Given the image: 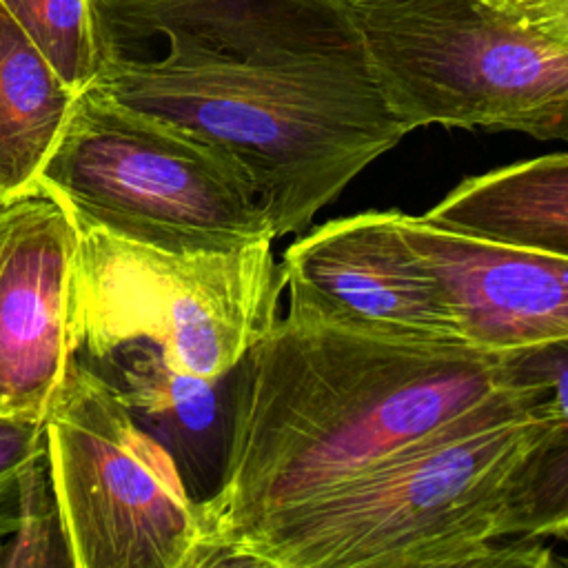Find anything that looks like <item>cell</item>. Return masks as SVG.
Returning a JSON list of instances; mask_svg holds the SVG:
<instances>
[{
    "mask_svg": "<svg viewBox=\"0 0 568 568\" xmlns=\"http://www.w3.org/2000/svg\"><path fill=\"white\" fill-rule=\"evenodd\" d=\"M497 13L568 49V0H481Z\"/></svg>",
    "mask_w": 568,
    "mask_h": 568,
    "instance_id": "obj_18",
    "label": "cell"
},
{
    "mask_svg": "<svg viewBox=\"0 0 568 568\" xmlns=\"http://www.w3.org/2000/svg\"><path fill=\"white\" fill-rule=\"evenodd\" d=\"M73 93L0 0V197L31 191L53 151Z\"/></svg>",
    "mask_w": 568,
    "mask_h": 568,
    "instance_id": "obj_13",
    "label": "cell"
},
{
    "mask_svg": "<svg viewBox=\"0 0 568 568\" xmlns=\"http://www.w3.org/2000/svg\"><path fill=\"white\" fill-rule=\"evenodd\" d=\"M508 382L501 355L377 333L300 300L231 373L197 568L275 513L353 477Z\"/></svg>",
    "mask_w": 568,
    "mask_h": 568,
    "instance_id": "obj_2",
    "label": "cell"
},
{
    "mask_svg": "<svg viewBox=\"0 0 568 568\" xmlns=\"http://www.w3.org/2000/svg\"><path fill=\"white\" fill-rule=\"evenodd\" d=\"M11 541L0 548L2 566H33V564H62L60 555L71 566L62 521L55 504V493L49 473L47 453L36 462L27 475L22 515Z\"/></svg>",
    "mask_w": 568,
    "mask_h": 568,
    "instance_id": "obj_16",
    "label": "cell"
},
{
    "mask_svg": "<svg viewBox=\"0 0 568 568\" xmlns=\"http://www.w3.org/2000/svg\"><path fill=\"white\" fill-rule=\"evenodd\" d=\"M399 229L433 273L466 344L504 355L568 337V257L444 229L404 211Z\"/></svg>",
    "mask_w": 568,
    "mask_h": 568,
    "instance_id": "obj_10",
    "label": "cell"
},
{
    "mask_svg": "<svg viewBox=\"0 0 568 568\" xmlns=\"http://www.w3.org/2000/svg\"><path fill=\"white\" fill-rule=\"evenodd\" d=\"M557 417L537 382L493 393L353 477L293 504L215 566H552L548 541L504 537L513 479Z\"/></svg>",
    "mask_w": 568,
    "mask_h": 568,
    "instance_id": "obj_3",
    "label": "cell"
},
{
    "mask_svg": "<svg viewBox=\"0 0 568 568\" xmlns=\"http://www.w3.org/2000/svg\"><path fill=\"white\" fill-rule=\"evenodd\" d=\"M273 242L175 251L78 226L67 300L71 351L100 357L144 342L175 371L229 375L282 317Z\"/></svg>",
    "mask_w": 568,
    "mask_h": 568,
    "instance_id": "obj_5",
    "label": "cell"
},
{
    "mask_svg": "<svg viewBox=\"0 0 568 568\" xmlns=\"http://www.w3.org/2000/svg\"><path fill=\"white\" fill-rule=\"evenodd\" d=\"M422 217L484 240L568 257V151L468 175Z\"/></svg>",
    "mask_w": 568,
    "mask_h": 568,
    "instance_id": "obj_12",
    "label": "cell"
},
{
    "mask_svg": "<svg viewBox=\"0 0 568 568\" xmlns=\"http://www.w3.org/2000/svg\"><path fill=\"white\" fill-rule=\"evenodd\" d=\"M0 202H7V200H2V197H0Z\"/></svg>",
    "mask_w": 568,
    "mask_h": 568,
    "instance_id": "obj_21",
    "label": "cell"
},
{
    "mask_svg": "<svg viewBox=\"0 0 568 568\" xmlns=\"http://www.w3.org/2000/svg\"><path fill=\"white\" fill-rule=\"evenodd\" d=\"M280 273L288 300L337 320L404 339L466 344L433 273L408 246L397 209L311 226L284 248Z\"/></svg>",
    "mask_w": 568,
    "mask_h": 568,
    "instance_id": "obj_8",
    "label": "cell"
},
{
    "mask_svg": "<svg viewBox=\"0 0 568 568\" xmlns=\"http://www.w3.org/2000/svg\"><path fill=\"white\" fill-rule=\"evenodd\" d=\"M47 453L44 419L0 413V541L9 539L22 515L29 470Z\"/></svg>",
    "mask_w": 568,
    "mask_h": 568,
    "instance_id": "obj_17",
    "label": "cell"
},
{
    "mask_svg": "<svg viewBox=\"0 0 568 568\" xmlns=\"http://www.w3.org/2000/svg\"><path fill=\"white\" fill-rule=\"evenodd\" d=\"M33 189L78 226L160 248L275 240L253 178L229 151L93 87L75 95Z\"/></svg>",
    "mask_w": 568,
    "mask_h": 568,
    "instance_id": "obj_4",
    "label": "cell"
},
{
    "mask_svg": "<svg viewBox=\"0 0 568 568\" xmlns=\"http://www.w3.org/2000/svg\"><path fill=\"white\" fill-rule=\"evenodd\" d=\"M80 359L106 379L138 426L171 455L189 495L206 499L224 468L233 371L220 379L189 375L144 342Z\"/></svg>",
    "mask_w": 568,
    "mask_h": 568,
    "instance_id": "obj_11",
    "label": "cell"
},
{
    "mask_svg": "<svg viewBox=\"0 0 568 568\" xmlns=\"http://www.w3.org/2000/svg\"><path fill=\"white\" fill-rule=\"evenodd\" d=\"M42 419L73 568H197V501L171 455L78 355Z\"/></svg>",
    "mask_w": 568,
    "mask_h": 568,
    "instance_id": "obj_7",
    "label": "cell"
},
{
    "mask_svg": "<svg viewBox=\"0 0 568 568\" xmlns=\"http://www.w3.org/2000/svg\"><path fill=\"white\" fill-rule=\"evenodd\" d=\"M78 224L31 189L4 209L0 231V413L44 417L69 362L67 300Z\"/></svg>",
    "mask_w": 568,
    "mask_h": 568,
    "instance_id": "obj_9",
    "label": "cell"
},
{
    "mask_svg": "<svg viewBox=\"0 0 568 568\" xmlns=\"http://www.w3.org/2000/svg\"><path fill=\"white\" fill-rule=\"evenodd\" d=\"M557 564H564V566H568V555H566V557H559V559H557Z\"/></svg>",
    "mask_w": 568,
    "mask_h": 568,
    "instance_id": "obj_20",
    "label": "cell"
},
{
    "mask_svg": "<svg viewBox=\"0 0 568 568\" xmlns=\"http://www.w3.org/2000/svg\"><path fill=\"white\" fill-rule=\"evenodd\" d=\"M508 377L541 384L557 417L521 462L504 517V537L568 539V337L501 355Z\"/></svg>",
    "mask_w": 568,
    "mask_h": 568,
    "instance_id": "obj_14",
    "label": "cell"
},
{
    "mask_svg": "<svg viewBox=\"0 0 568 568\" xmlns=\"http://www.w3.org/2000/svg\"><path fill=\"white\" fill-rule=\"evenodd\" d=\"M106 98L229 151L275 240L410 131L348 0H91Z\"/></svg>",
    "mask_w": 568,
    "mask_h": 568,
    "instance_id": "obj_1",
    "label": "cell"
},
{
    "mask_svg": "<svg viewBox=\"0 0 568 568\" xmlns=\"http://www.w3.org/2000/svg\"><path fill=\"white\" fill-rule=\"evenodd\" d=\"M73 91L98 75L102 51L91 0H2Z\"/></svg>",
    "mask_w": 568,
    "mask_h": 568,
    "instance_id": "obj_15",
    "label": "cell"
},
{
    "mask_svg": "<svg viewBox=\"0 0 568 568\" xmlns=\"http://www.w3.org/2000/svg\"><path fill=\"white\" fill-rule=\"evenodd\" d=\"M11 200H7V202H0V231H2V217H4V209H7V204H9Z\"/></svg>",
    "mask_w": 568,
    "mask_h": 568,
    "instance_id": "obj_19",
    "label": "cell"
},
{
    "mask_svg": "<svg viewBox=\"0 0 568 568\" xmlns=\"http://www.w3.org/2000/svg\"><path fill=\"white\" fill-rule=\"evenodd\" d=\"M390 106L422 126L568 142V49L481 0H348Z\"/></svg>",
    "mask_w": 568,
    "mask_h": 568,
    "instance_id": "obj_6",
    "label": "cell"
}]
</instances>
